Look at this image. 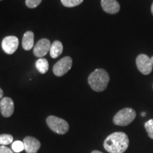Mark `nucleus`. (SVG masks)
<instances>
[{"instance_id": "nucleus-1", "label": "nucleus", "mask_w": 153, "mask_h": 153, "mask_svg": "<svg viewBox=\"0 0 153 153\" xmlns=\"http://www.w3.org/2000/svg\"><path fill=\"white\" fill-rule=\"evenodd\" d=\"M129 145L128 135L123 132H116L108 135L104 140V148L109 153H123Z\"/></svg>"}, {"instance_id": "nucleus-16", "label": "nucleus", "mask_w": 153, "mask_h": 153, "mask_svg": "<svg viewBox=\"0 0 153 153\" xmlns=\"http://www.w3.org/2000/svg\"><path fill=\"white\" fill-rule=\"evenodd\" d=\"M84 0H61L62 5L66 7H74L81 4Z\"/></svg>"}, {"instance_id": "nucleus-14", "label": "nucleus", "mask_w": 153, "mask_h": 153, "mask_svg": "<svg viewBox=\"0 0 153 153\" xmlns=\"http://www.w3.org/2000/svg\"><path fill=\"white\" fill-rule=\"evenodd\" d=\"M36 68L41 74H45L49 69V64L45 58H39L36 62Z\"/></svg>"}, {"instance_id": "nucleus-20", "label": "nucleus", "mask_w": 153, "mask_h": 153, "mask_svg": "<svg viewBox=\"0 0 153 153\" xmlns=\"http://www.w3.org/2000/svg\"><path fill=\"white\" fill-rule=\"evenodd\" d=\"M0 153H14L11 149H9L4 145H1L0 146Z\"/></svg>"}, {"instance_id": "nucleus-19", "label": "nucleus", "mask_w": 153, "mask_h": 153, "mask_svg": "<svg viewBox=\"0 0 153 153\" xmlns=\"http://www.w3.org/2000/svg\"><path fill=\"white\" fill-rule=\"evenodd\" d=\"M42 0H26V7L30 9H34L40 5Z\"/></svg>"}, {"instance_id": "nucleus-26", "label": "nucleus", "mask_w": 153, "mask_h": 153, "mask_svg": "<svg viewBox=\"0 0 153 153\" xmlns=\"http://www.w3.org/2000/svg\"><path fill=\"white\" fill-rule=\"evenodd\" d=\"M0 1H1V0H0Z\"/></svg>"}, {"instance_id": "nucleus-5", "label": "nucleus", "mask_w": 153, "mask_h": 153, "mask_svg": "<svg viewBox=\"0 0 153 153\" xmlns=\"http://www.w3.org/2000/svg\"><path fill=\"white\" fill-rule=\"evenodd\" d=\"M72 65V60L70 56L64 57L53 66V71L55 76H62L68 73Z\"/></svg>"}, {"instance_id": "nucleus-10", "label": "nucleus", "mask_w": 153, "mask_h": 153, "mask_svg": "<svg viewBox=\"0 0 153 153\" xmlns=\"http://www.w3.org/2000/svg\"><path fill=\"white\" fill-rule=\"evenodd\" d=\"M23 143L24 145V150L27 153H37L41 148L40 141L32 136L25 137Z\"/></svg>"}, {"instance_id": "nucleus-4", "label": "nucleus", "mask_w": 153, "mask_h": 153, "mask_svg": "<svg viewBox=\"0 0 153 153\" xmlns=\"http://www.w3.org/2000/svg\"><path fill=\"white\" fill-rule=\"evenodd\" d=\"M46 123L51 130L59 135H64L68 133L69 130V124L68 122L57 116H48L46 119Z\"/></svg>"}, {"instance_id": "nucleus-11", "label": "nucleus", "mask_w": 153, "mask_h": 153, "mask_svg": "<svg viewBox=\"0 0 153 153\" xmlns=\"http://www.w3.org/2000/svg\"><path fill=\"white\" fill-rule=\"evenodd\" d=\"M101 5L103 10L108 14H115L120 11V4L116 0H101Z\"/></svg>"}, {"instance_id": "nucleus-25", "label": "nucleus", "mask_w": 153, "mask_h": 153, "mask_svg": "<svg viewBox=\"0 0 153 153\" xmlns=\"http://www.w3.org/2000/svg\"><path fill=\"white\" fill-rule=\"evenodd\" d=\"M151 60H152V65H153V56L151 57Z\"/></svg>"}, {"instance_id": "nucleus-15", "label": "nucleus", "mask_w": 153, "mask_h": 153, "mask_svg": "<svg viewBox=\"0 0 153 153\" xmlns=\"http://www.w3.org/2000/svg\"><path fill=\"white\" fill-rule=\"evenodd\" d=\"M14 137L10 134H1L0 135V145H7L13 142Z\"/></svg>"}, {"instance_id": "nucleus-23", "label": "nucleus", "mask_w": 153, "mask_h": 153, "mask_svg": "<svg viewBox=\"0 0 153 153\" xmlns=\"http://www.w3.org/2000/svg\"><path fill=\"white\" fill-rule=\"evenodd\" d=\"M151 12H152V14L153 15V2L152 4V6H151Z\"/></svg>"}, {"instance_id": "nucleus-22", "label": "nucleus", "mask_w": 153, "mask_h": 153, "mask_svg": "<svg viewBox=\"0 0 153 153\" xmlns=\"http://www.w3.org/2000/svg\"><path fill=\"white\" fill-rule=\"evenodd\" d=\"M91 153H103V152H101L100 151H98V150H94L91 152Z\"/></svg>"}, {"instance_id": "nucleus-7", "label": "nucleus", "mask_w": 153, "mask_h": 153, "mask_svg": "<svg viewBox=\"0 0 153 153\" xmlns=\"http://www.w3.org/2000/svg\"><path fill=\"white\" fill-rule=\"evenodd\" d=\"M18 38L14 36H9L5 37L1 42V48L5 53L8 55H12L16 51L19 47Z\"/></svg>"}, {"instance_id": "nucleus-3", "label": "nucleus", "mask_w": 153, "mask_h": 153, "mask_svg": "<svg viewBox=\"0 0 153 153\" xmlns=\"http://www.w3.org/2000/svg\"><path fill=\"white\" fill-rule=\"evenodd\" d=\"M136 116L135 111L131 108H125L119 111L114 116L113 122L115 125L126 126L133 121Z\"/></svg>"}, {"instance_id": "nucleus-6", "label": "nucleus", "mask_w": 153, "mask_h": 153, "mask_svg": "<svg viewBox=\"0 0 153 153\" xmlns=\"http://www.w3.org/2000/svg\"><path fill=\"white\" fill-rule=\"evenodd\" d=\"M136 65L137 70L145 75L150 74L152 70L153 65L151 58L145 54H140L137 57Z\"/></svg>"}, {"instance_id": "nucleus-8", "label": "nucleus", "mask_w": 153, "mask_h": 153, "mask_svg": "<svg viewBox=\"0 0 153 153\" xmlns=\"http://www.w3.org/2000/svg\"><path fill=\"white\" fill-rule=\"evenodd\" d=\"M51 41L47 38L39 40L33 48V54L36 57L42 58L49 52L51 47Z\"/></svg>"}, {"instance_id": "nucleus-13", "label": "nucleus", "mask_w": 153, "mask_h": 153, "mask_svg": "<svg viewBox=\"0 0 153 153\" xmlns=\"http://www.w3.org/2000/svg\"><path fill=\"white\" fill-rule=\"evenodd\" d=\"M63 45L62 43L59 41H55L51 44V50H50V55L52 58H57L62 53Z\"/></svg>"}, {"instance_id": "nucleus-17", "label": "nucleus", "mask_w": 153, "mask_h": 153, "mask_svg": "<svg viewBox=\"0 0 153 153\" xmlns=\"http://www.w3.org/2000/svg\"><path fill=\"white\" fill-rule=\"evenodd\" d=\"M11 148L14 152H21L24 150V143L20 140L14 141L11 145Z\"/></svg>"}, {"instance_id": "nucleus-2", "label": "nucleus", "mask_w": 153, "mask_h": 153, "mask_svg": "<svg viewBox=\"0 0 153 153\" xmlns=\"http://www.w3.org/2000/svg\"><path fill=\"white\" fill-rule=\"evenodd\" d=\"M110 80L109 74L104 69H97L88 77V83L94 91L97 92L104 91Z\"/></svg>"}, {"instance_id": "nucleus-24", "label": "nucleus", "mask_w": 153, "mask_h": 153, "mask_svg": "<svg viewBox=\"0 0 153 153\" xmlns=\"http://www.w3.org/2000/svg\"><path fill=\"white\" fill-rule=\"evenodd\" d=\"M142 116H145V112H143V113H142Z\"/></svg>"}, {"instance_id": "nucleus-18", "label": "nucleus", "mask_w": 153, "mask_h": 153, "mask_svg": "<svg viewBox=\"0 0 153 153\" xmlns=\"http://www.w3.org/2000/svg\"><path fill=\"white\" fill-rule=\"evenodd\" d=\"M145 128L148 134V136L151 139H153V119L149 120L145 123Z\"/></svg>"}, {"instance_id": "nucleus-9", "label": "nucleus", "mask_w": 153, "mask_h": 153, "mask_svg": "<svg viewBox=\"0 0 153 153\" xmlns=\"http://www.w3.org/2000/svg\"><path fill=\"white\" fill-rule=\"evenodd\" d=\"M0 110L2 116L9 118L14 111V104L12 99L9 97H3L0 101Z\"/></svg>"}, {"instance_id": "nucleus-12", "label": "nucleus", "mask_w": 153, "mask_h": 153, "mask_svg": "<svg viewBox=\"0 0 153 153\" xmlns=\"http://www.w3.org/2000/svg\"><path fill=\"white\" fill-rule=\"evenodd\" d=\"M34 45V34L32 31H26L22 39V47L25 51H30Z\"/></svg>"}, {"instance_id": "nucleus-21", "label": "nucleus", "mask_w": 153, "mask_h": 153, "mask_svg": "<svg viewBox=\"0 0 153 153\" xmlns=\"http://www.w3.org/2000/svg\"><path fill=\"white\" fill-rule=\"evenodd\" d=\"M3 96H4V91H3L2 89L0 88V99H2Z\"/></svg>"}]
</instances>
